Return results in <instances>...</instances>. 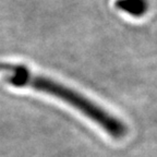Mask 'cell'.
Instances as JSON below:
<instances>
[{
    "instance_id": "obj_2",
    "label": "cell",
    "mask_w": 157,
    "mask_h": 157,
    "mask_svg": "<svg viewBox=\"0 0 157 157\" xmlns=\"http://www.w3.org/2000/svg\"><path fill=\"white\" fill-rule=\"evenodd\" d=\"M115 7L135 19H140L148 11L147 0H116Z\"/></svg>"
},
{
    "instance_id": "obj_1",
    "label": "cell",
    "mask_w": 157,
    "mask_h": 157,
    "mask_svg": "<svg viewBox=\"0 0 157 157\" xmlns=\"http://www.w3.org/2000/svg\"><path fill=\"white\" fill-rule=\"evenodd\" d=\"M0 73L8 84L17 88H32L45 93L80 111L113 139H121L128 132L127 125L109 111L73 88L45 75L34 73L24 64L0 61Z\"/></svg>"
}]
</instances>
